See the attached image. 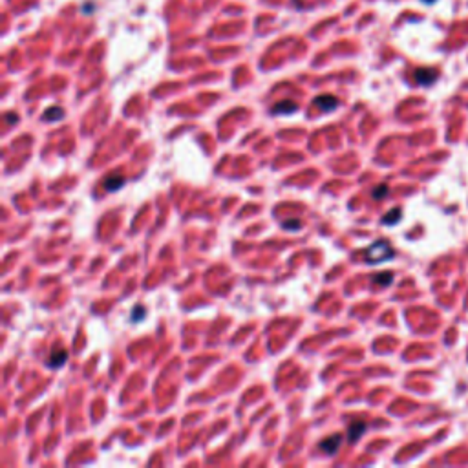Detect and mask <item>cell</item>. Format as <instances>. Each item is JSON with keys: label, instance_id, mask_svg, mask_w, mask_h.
Instances as JSON below:
<instances>
[{"label": "cell", "instance_id": "obj_7", "mask_svg": "<svg viewBox=\"0 0 468 468\" xmlns=\"http://www.w3.org/2000/svg\"><path fill=\"white\" fill-rule=\"evenodd\" d=\"M298 110V106L295 105V103H291V101H284V103H278V105L272 108V112L276 113H293Z\"/></svg>", "mask_w": 468, "mask_h": 468}, {"label": "cell", "instance_id": "obj_13", "mask_svg": "<svg viewBox=\"0 0 468 468\" xmlns=\"http://www.w3.org/2000/svg\"><path fill=\"white\" fill-rule=\"evenodd\" d=\"M302 227V223L298 221V219H291V221H286L284 223V229H295V231H298Z\"/></svg>", "mask_w": 468, "mask_h": 468}, {"label": "cell", "instance_id": "obj_12", "mask_svg": "<svg viewBox=\"0 0 468 468\" xmlns=\"http://www.w3.org/2000/svg\"><path fill=\"white\" fill-rule=\"evenodd\" d=\"M384 196H388V185H378L377 189L373 190V198L375 199H382Z\"/></svg>", "mask_w": 468, "mask_h": 468}, {"label": "cell", "instance_id": "obj_8", "mask_svg": "<svg viewBox=\"0 0 468 468\" xmlns=\"http://www.w3.org/2000/svg\"><path fill=\"white\" fill-rule=\"evenodd\" d=\"M66 359H68L66 351H55L52 355V359L48 360V366H50V368H59V366H62V364L66 362Z\"/></svg>", "mask_w": 468, "mask_h": 468}, {"label": "cell", "instance_id": "obj_3", "mask_svg": "<svg viewBox=\"0 0 468 468\" xmlns=\"http://www.w3.org/2000/svg\"><path fill=\"white\" fill-rule=\"evenodd\" d=\"M315 105H317L322 112H333V110L339 106V101H337V97H333V95H320V97L315 99Z\"/></svg>", "mask_w": 468, "mask_h": 468}, {"label": "cell", "instance_id": "obj_6", "mask_svg": "<svg viewBox=\"0 0 468 468\" xmlns=\"http://www.w3.org/2000/svg\"><path fill=\"white\" fill-rule=\"evenodd\" d=\"M123 185H125V180L119 178V176H110V178L105 180V189L108 190V192H113V190H117L119 187H123Z\"/></svg>", "mask_w": 468, "mask_h": 468}, {"label": "cell", "instance_id": "obj_5", "mask_svg": "<svg viewBox=\"0 0 468 468\" xmlns=\"http://www.w3.org/2000/svg\"><path fill=\"white\" fill-rule=\"evenodd\" d=\"M364 432H366V424L364 423H355L349 426V430H347V439L349 441H357V439L362 435Z\"/></svg>", "mask_w": 468, "mask_h": 468}, {"label": "cell", "instance_id": "obj_2", "mask_svg": "<svg viewBox=\"0 0 468 468\" xmlns=\"http://www.w3.org/2000/svg\"><path fill=\"white\" fill-rule=\"evenodd\" d=\"M435 79H437V72L432 68H419L415 72V81L421 86H430Z\"/></svg>", "mask_w": 468, "mask_h": 468}, {"label": "cell", "instance_id": "obj_14", "mask_svg": "<svg viewBox=\"0 0 468 468\" xmlns=\"http://www.w3.org/2000/svg\"><path fill=\"white\" fill-rule=\"evenodd\" d=\"M143 315H144V311L141 309V307H137L136 313H134V317H132V320H134V322H139V318L143 317Z\"/></svg>", "mask_w": 468, "mask_h": 468}, {"label": "cell", "instance_id": "obj_16", "mask_svg": "<svg viewBox=\"0 0 468 468\" xmlns=\"http://www.w3.org/2000/svg\"><path fill=\"white\" fill-rule=\"evenodd\" d=\"M424 4H432V2H435V0H423Z\"/></svg>", "mask_w": 468, "mask_h": 468}, {"label": "cell", "instance_id": "obj_4", "mask_svg": "<svg viewBox=\"0 0 468 468\" xmlns=\"http://www.w3.org/2000/svg\"><path fill=\"white\" fill-rule=\"evenodd\" d=\"M339 446H340V435H331V437H327L320 445V450H324L325 453H335L337 450H339Z\"/></svg>", "mask_w": 468, "mask_h": 468}, {"label": "cell", "instance_id": "obj_1", "mask_svg": "<svg viewBox=\"0 0 468 468\" xmlns=\"http://www.w3.org/2000/svg\"><path fill=\"white\" fill-rule=\"evenodd\" d=\"M393 258V249L390 247V243L384 240H378V242L371 243L368 251H366V262L368 264H382L386 260H392Z\"/></svg>", "mask_w": 468, "mask_h": 468}, {"label": "cell", "instance_id": "obj_10", "mask_svg": "<svg viewBox=\"0 0 468 468\" xmlns=\"http://www.w3.org/2000/svg\"><path fill=\"white\" fill-rule=\"evenodd\" d=\"M400 214H402V211H400V209H392V211H390L384 216V219H382V221H384L386 225H395V223L399 221Z\"/></svg>", "mask_w": 468, "mask_h": 468}, {"label": "cell", "instance_id": "obj_15", "mask_svg": "<svg viewBox=\"0 0 468 468\" xmlns=\"http://www.w3.org/2000/svg\"><path fill=\"white\" fill-rule=\"evenodd\" d=\"M6 121H8V123H15V121H17V113H8V115H6Z\"/></svg>", "mask_w": 468, "mask_h": 468}, {"label": "cell", "instance_id": "obj_11", "mask_svg": "<svg viewBox=\"0 0 468 468\" xmlns=\"http://www.w3.org/2000/svg\"><path fill=\"white\" fill-rule=\"evenodd\" d=\"M62 110L61 108H50V110H46V113H44V117L48 119V121H57V119H61V115H62Z\"/></svg>", "mask_w": 468, "mask_h": 468}, {"label": "cell", "instance_id": "obj_9", "mask_svg": "<svg viewBox=\"0 0 468 468\" xmlns=\"http://www.w3.org/2000/svg\"><path fill=\"white\" fill-rule=\"evenodd\" d=\"M392 280H393V274L390 271L378 272V274H375V276H373V282H375V284H380V286H390V284H392Z\"/></svg>", "mask_w": 468, "mask_h": 468}]
</instances>
